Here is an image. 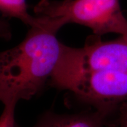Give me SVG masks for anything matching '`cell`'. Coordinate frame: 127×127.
I'll list each match as a JSON object with an SVG mask.
<instances>
[{"mask_svg":"<svg viewBox=\"0 0 127 127\" xmlns=\"http://www.w3.org/2000/svg\"><path fill=\"white\" fill-rule=\"evenodd\" d=\"M40 18L42 25L30 27L20 44L0 52V102L4 105L17 104L40 93L60 60L64 46L57 38L61 28Z\"/></svg>","mask_w":127,"mask_h":127,"instance_id":"1","label":"cell"},{"mask_svg":"<svg viewBox=\"0 0 127 127\" xmlns=\"http://www.w3.org/2000/svg\"><path fill=\"white\" fill-rule=\"evenodd\" d=\"M12 31L10 24L7 20L0 18V38L9 40L11 38Z\"/></svg>","mask_w":127,"mask_h":127,"instance_id":"8","label":"cell"},{"mask_svg":"<svg viewBox=\"0 0 127 127\" xmlns=\"http://www.w3.org/2000/svg\"><path fill=\"white\" fill-rule=\"evenodd\" d=\"M108 117L95 110L75 114H58L47 111L33 127H104Z\"/></svg>","mask_w":127,"mask_h":127,"instance_id":"5","label":"cell"},{"mask_svg":"<svg viewBox=\"0 0 127 127\" xmlns=\"http://www.w3.org/2000/svg\"><path fill=\"white\" fill-rule=\"evenodd\" d=\"M0 12L4 18L19 19L30 27L42 25L39 17L28 12L26 0H0Z\"/></svg>","mask_w":127,"mask_h":127,"instance_id":"6","label":"cell"},{"mask_svg":"<svg viewBox=\"0 0 127 127\" xmlns=\"http://www.w3.org/2000/svg\"><path fill=\"white\" fill-rule=\"evenodd\" d=\"M118 112V124L120 127H127V101L122 104L117 109Z\"/></svg>","mask_w":127,"mask_h":127,"instance_id":"9","label":"cell"},{"mask_svg":"<svg viewBox=\"0 0 127 127\" xmlns=\"http://www.w3.org/2000/svg\"><path fill=\"white\" fill-rule=\"evenodd\" d=\"M96 70L127 71V35L104 41L94 34L87 38L83 47L64 45L51 78Z\"/></svg>","mask_w":127,"mask_h":127,"instance_id":"4","label":"cell"},{"mask_svg":"<svg viewBox=\"0 0 127 127\" xmlns=\"http://www.w3.org/2000/svg\"><path fill=\"white\" fill-rule=\"evenodd\" d=\"M49 85L68 91L108 117L127 101V71H79L51 78Z\"/></svg>","mask_w":127,"mask_h":127,"instance_id":"3","label":"cell"},{"mask_svg":"<svg viewBox=\"0 0 127 127\" xmlns=\"http://www.w3.org/2000/svg\"><path fill=\"white\" fill-rule=\"evenodd\" d=\"M34 12L37 17L53 19L62 27L74 23L90 28L100 36L127 35V18L120 0H41Z\"/></svg>","mask_w":127,"mask_h":127,"instance_id":"2","label":"cell"},{"mask_svg":"<svg viewBox=\"0 0 127 127\" xmlns=\"http://www.w3.org/2000/svg\"><path fill=\"white\" fill-rule=\"evenodd\" d=\"M0 116V127H19L15 120L16 104H5Z\"/></svg>","mask_w":127,"mask_h":127,"instance_id":"7","label":"cell"}]
</instances>
